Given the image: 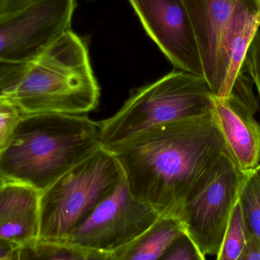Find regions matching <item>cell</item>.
<instances>
[{"mask_svg":"<svg viewBox=\"0 0 260 260\" xmlns=\"http://www.w3.org/2000/svg\"><path fill=\"white\" fill-rule=\"evenodd\" d=\"M103 148L120 165L135 198L160 215L173 216L196 183L229 153L214 108L209 114L156 125Z\"/></svg>","mask_w":260,"mask_h":260,"instance_id":"cell-1","label":"cell"},{"mask_svg":"<svg viewBox=\"0 0 260 260\" xmlns=\"http://www.w3.org/2000/svg\"><path fill=\"white\" fill-rule=\"evenodd\" d=\"M101 148L99 122L85 114H21L0 153V177L41 193Z\"/></svg>","mask_w":260,"mask_h":260,"instance_id":"cell-2","label":"cell"},{"mask_svg":"<svg viewBox=\"0 0 260 260\" xmlns=\"http://www.w3.org/2000/svg\"><path fill=\"white\" fill-rule=\"evenodd\" d=\"M100 92L86 44L70 29L30 62L22 79L3 97L21 114H85L97 108Z\"/></svg>","mask_w":260,"mask_h":260,"instance_id":"cell-3","label":"cell"},{"mask_svg":"<svg viewBox=\"0 0 260 260\" xmlns=\"http://www.w3.org/2000/svg\"><path fill=\"white\" fill-rule=\"evenodd\" d=\"M214 96L203 76L183 70L136 90L114 115L99 122L101 143L108 147L151 127L213 111Z\"/></svg>","mask_w":260,"mask_h":260,"instance_id":"cell-4","label":"cell"},{"mask_svg":"<svg viewBox=\"0 0 260 260\" xmlns=\"http://www.w3.org/2000/svg\"><path fill=\"white\" fill-rule=\"evenodd\" d=\"M123 171L103 147L72 168L40 196L38 239L62 241L114 193Z\"/></svg>","mask_w":260,"mask_h":260,"instance_id":"cell-5","label":"cell"},{"mask_svg":"<svg viewBox=\"0 0 260 260\" xmlns=\"http://www.w3.org/2000/svg\"><path fill=\"white\" fill-rule=\"evenodd\" d=\"M247 174L224 153L196 183L174 216L205 259L219 252Z\"/></svg>","mask_w":260,"mask_h":260,"instance_id":"cell-6","label":"cell"},{"mask_svg":"<svg viewBox=\"0 0 260 260\" xmlns=\"http://www.w3.org/2000/svg\"><path fill=\"white\" fill-rule=\"evenodd\" d=\"M160 216L155 209L132 195L123 174L114 193L62 241L112 256Z\"/></svg>","mask_w":260,"mask_h":260,"instance_id":"cell-7","label":"cell"},{"mask_svg":"<svg viewBox=\"0 0 260 260\" xmlns=\"http://www.w3.org/2000/svg\"><path fill=\"white\" fill-rule=\"evenodd\" d=\"M76 0H38L0 22V60L28 63L71 29Z\"/></svg>","mask_w":260,"mask_h":260,"instance_id":"cell-8","label":"cell"},{"mask_svg":"<svg viewBox=\"0 0 260 260\" xmlns=\"http://www.w3.org/2000/svg\"><path fill=\"white\" fill-rule=\"evenodd\" d=\"M144 29L177 69L203 76L198 43L183 0H129Z\"/></svg>","mask_w":260,"mask_h":260,"instance_id":"cell-9","label":"cell"},{"mask_svg":"<svg viewBox=\"0 0 260 260\" xmlns=\"http://www.w3.org/2000/svg\"><path fill=\"white\" fill-rule=\"evenodd\" d=\"M254 1L183 0L198 43L203 77L215 97H224L222 48L226 34L238 12Z\"/></svg>","mask_w":260,"mask_h":260,"instance_id":"cell-10","label":"cell"},{"mask_svg":"<svg viewBox=\"0 0 260 260\" xmlns=\"http://www.w3.org/2000/svg\"><path fill=\"white\" fill-rule=\"evenodd\" d=\"M214 112L238 169L244 174L254 171L260 162V125L255 113L232 95L214 96Z\"/></svg>","mask_w":260,"mask_h":260,"instance_id":"cell-11","label":"cell"},{"mask_svg":"<svg viewBox=\"0 0 260 260\" xmlns=\"http://www.w3.org/2000/svg\"><path fill=\"white\" fill-rule=\"evenodd\" d=\"M40 196L31 186L5 182L0 188V238L19 247L38 239Z\"/></svg>","mask_w":260,"mask_h":260,"instance_id":"cell-12","label":"cell"},{"mask_svg":"<svg viewBox=\"0 0 260 260\" xmlns=\"http://www.w3.org/2000/svg\"><path fill=\"white\" fill-rule=\"evenodd\" d=\"M260 27V3L258 0L238 12L228 30L222 48L224 79V97L230 95L235 81L244 70L249 47Z\"/></svg>","mask_w":260,"mask_h":260,"instance_id":"cell-13","label":"cell"},{"mask_svg":"<svg viewBox=\"0 0 260 260\" xmlns=\"http://www.w3.org/2000/svg\"><path fill=\"white\" fill-rule=\"evenodd\" d=\"M184 232L176 217L160 215L133 242L114 252L112 260L160 259L171 244Z\"/></svg>","mask_w":260,"mask_h":260,"instance_id":"cell-14","label":"cell"},{"mask_svg":"<svg viewBox=\"0 0 260 260\" xmlns=\"http://www.w3.org/2000/svg\"><path fill=\"white\" fill-rule=\"evenodd\" d=\"M112 260L108 253L88 250L66 241L36 239L19 247V260Z\"/></svg>","mask_w":260,"mask_h":260,"instance_id":"cell-15","label":"cell"},{"mask_svg":"<svg viewBox=\"0 0 260 260\" xmlns=\"http://www.w3.org/2000/svg\"><path fill=\"white\" fill-rule=\"evenodd\" d=\"M250 235L238 200L229 218L217 259L239 260Z\"/></svg>","mask_w":260,"mask_h":260,"instance_id":"cell-16","label":"cell"},{"mask_svg":"<svg viewBox=\"0 0 260 260\" xmlns=\"http://www.w3.org/2000/svg\"><path fill=\"white\" fill-rule=\"evenodd\" d=\"M238 200L249 232L260 239V180L255 170L246 176Z\"/></svg>","mask_w":260,"mask_h":260,"instance_id":"cell-17","label":"cell"},{"mask_svg":"<svg viewBox=\"0 0 260 260\" xmlns=\"http://www.w3.org/2000/svg\"><path fill=\"white\" fill-rule=\"evenodd\" d=\"M21 116L18 107L6 98H0V153L10 142Z\"/></svg>","mask_w":260,"mask_h":260,"instance_id":"cell-18","label":"cell"},{"mask_svg":"<svg viewBox=\"0 0 260 260\" xmlns=\"http://www.w3.org/2000/svg\"><path fill=\"white\" fill-rule=\"evenodd\" d=\"M161 260H204L203 255L191 238L183 233L171 244Z\"/></svg>","mask_w":260,"mask_h":260,"instance_id":"cell-19","label":"cell"},{"mask_svg":"<svg viewBox=\"0 0 260 260\" xmlns=\"http://www.w3.org/2000/svg\"><path fill=\"white\" fill-rule=\"evenodd\" d=\"M29 66L30 62H12L0 60V98L22 79Z\"/></svg>","mask_w":260,"mask_h":260,"instance_id":"cell-20","label":"cell"},{"mask_svg":"<svg viewBox=\"0 0 260 260\" xmlns=\"http://www.w3.org/2000/svg\"><path fill=\"white\" fill-rule=\"evenodd\" d=\"M243 71L250 75L260 96V28L247 50Z\"/></svg>","mask_w":260,"mask_h":260,"instance_id":"cell-21","label":"cell"},{"mask_svg":"<svg viewBox=\"0 0 260 260\" xmlns=\"http://www.w3.org/2000/svg\"><path fill=\"white\" fill-rule=\"evenodd\" d=\"M38 0H5L0 7V22L9 19Z\"/></svg>","mask_w":260,"mask_h":260,"instance_id":"cell-22","label":"cell"},{"mask_svg":"<svg viewBox=\"0 0 260 260\" xmlns=\"http://www.w3.org/2000/svg\"><path fill=\"white\" fill-rule=\"evenodd\" d=\"M239 260H260V239L250 235Z\"/></svg>","mask_w":260,"mask_h":260,"instance_id":"cell-23","label":"cell"},{"mask_svg":"<svg viewBox=\"0 0 260 260\" xmlns=\"http://www.w3.org/2000/svg\"><path fill=\"white\" fill-rule=\"evenodd\" d=\"M19 247L0 238V260H19Z\"/></svg>","mask_w":260,"mask_h":260,"instance_id":"cell-24","label":"cell"},{"mask_svg":"<svg viewBox=\"0 0 260 260\" xmlns=\"http://www.w3.org/2000/svg\"><path fill=\"white\" fill-rule=\"evenodd\" d=\"M255 172H256V174H257L258 177H259L260 180V163L259 165H258V166L256 168V169H255Z\"/></svg>","mask_w":260,"mask_h":260,"instance_id":"cell-25","label":"cell"},{"mask_svg":"<svg viewBox=\"0 0 260 260\" xmlns=\"http://www.w3.org/2000/svg\"><path fill=\"white\" fill-rule=\"evenodd\" d=\"M5 0H0V7H1L2 4H3V2H4Z\"/></svg>","mask_w":260,"mask_h":260,"instance_id":"cell-26","label":"cell"},{"mask_svg":"<svg viewBox=\"0 0 260 260\" xmlns=\"http://www.w3.org/2000/svg\"><path fill=\"white\" fill-rule=\"evenodd\" d=\"M88 1H96V0H88Z\"/></svg>","mask_w":260,"mask_h":260,"instance_id":"cell-27","label":"cell"},{"mask_svg":"<svg viewBox=\"0 0 260 260\" xmlns=\"http://www.w3.org/2000/svg\"><path fill=\"white\" fill-rule=\"evenodd\" d=\"M259 3H260V0H259Z\"/></svg>","mask_w":260,"mask_h":260,"instance_id":"cell-28","label":"cell"}]
</instances>
